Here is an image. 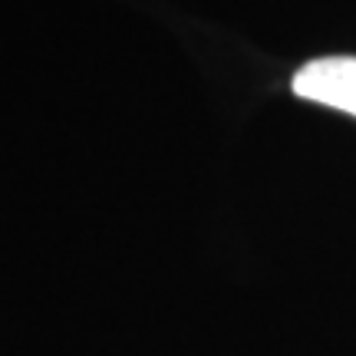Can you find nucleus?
<instances>
[{
	"instance_id": "nucleus-1",
	"label": "nucleus",
	"mask_w": 356,
	"mask_h": 356,
	"mask_svg": "<svg viewBox=\"0 0 356 356\" xmlns=\"http://www.w3.org/2000/svg\"><path fill=\"white\" fill-rule=\"evenodd\" d=\"M297 99L317 102L356 119V56H320L304 63L291 79Z\"/></svg>"
}]
</instances>
